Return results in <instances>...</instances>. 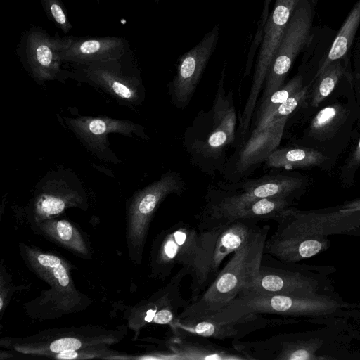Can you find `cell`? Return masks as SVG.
Returning a JSON list of instances; mask_svg holds the SVG:
<instances>
[{
    "label": "cell",
    "instance_id": "7",
    "mask_svg": "<svg viewBox=\"0 0 360 360\" xmlns=\"http://www.w3.org/2000/svg\"><path fill=\"white\" fill-rule=\"evenodd\" d=\"M335 272L334 267L326 265H261L257 276L242 291L303 297L333 294L336 292L330 275Z\"/></svg>",
    "mask_w": 360,
    "mask_h": 360
},
{
    "label": "cell",
    "instance_id": "14",
    "mask_svg": "<svg viewBox=\"0 0 360 360\" xmlns=\"http://www.w3.org/2000/svg\"><path fill=\"white\" fill-rule=\"evenodd\" d=\"M65 122L77 139L97 158L115 164L120 160L109 146L108 136L117 133L133 137L148 139L144 127L129 120L106 116L65 117Z\"/></svg>",
    "mask_w": 360,
    "mask_h": 360
},
{
    "label": "cell",
    "instance_id": "36",
    "mask_svg": "<svg viewBox=\"0 0 360 360\" xmlns=\"http://www.w3.org/2000/svg\"><path fill=\"white\" fill-rule=\"evenodd\" d=\"M337 207L342 210H360V197L349 201L345 202L341 205H337Z\"/></svg>",
    "mask_w": 360,
    "mask_h": 360
},
{
    "label": "cell",
    "instance_id": "16",
    "mask_svg": "<svg viewBox=\"0 0 360 360\" xmlns=\"http://www.w3.org/2000/svg\"><path fill=\"white\" fill-rule=\"evenodd\" d=\"M70 41V37H51L41 28H32L28 32L25 44V61L37 82H63L69 77V72L62 69L59 52Z\"/></svg>",
    "mask_w": 360,
    "mask_h": 360
},
{
    "label": "cell",
    "instance_id": "2",
    "mask_svg": "<svg viewBox=\"0 0 360 360\" xmlns=\"http://www.w3.org/2000/svg\"><path fill=\"white\" fill-rule=\"evenodd\" d=\"M220 226L200 230L181 221L158 236L153 253V268L160 278H167L176 266L191 276L190 303L198 300L210 285L208 267Z\"/></svg>",
    "mask_w": 360,
    "mask_h": 360
},
{
    "label": "cell",
    "instance_id": "27",
    "mask_svg": "<svg viewBox=\"0 0 360 360\" xmlns=\"http://www.w3.org/2000/svg\"><path fill=\"white\" fill-rule=\"evenodd\" d=\"M359 25L360 0H357L337 32L328 55L319 73L331 63L352 56V47Z\"/></svg>",
    "mask_w": 360,
    "mask_h": 360
},
{
    "label": "cell",
    "instance_id": "10",
    "mask_svg": "<svg viewBox=\"0 0 360 360\" xmlns=\"http://www.w3.org/2000/svg\"><path fill=\"white\" fill-rule=\"evenodd\" d=\"M123 56L74 65L69 77L101 89L120 103L139 105L145 98V89L140 75L122 66Z\"/></svg>",
    "mask_w": 360,
    "mask_h": 360
},
{
    "label": "cell",
    "instance_id": "31",
    "mask_svg": "<svg viewBox=\"0 0 360 360\" xmlns=\"http://www.w3.org/2000/svg\"><path fill=\"white\" fill-rule=\"evenodd\" d=\"M43 8L49 19L64 33H68L72 26L60 0H41Z\"/></svg>",
    "mask_w": 360,
    "mask_h": 360
},
{
    "label": "cell",
    "instance_id": "1",
    "mask_svg": "<svg viewBox=\"0 0 360 360\" xmlns=\"http://www.w3.org/2000/svg\"><path fill=\"white\" fill-rule=\"evenodd\" d=\"M225 70L226 66L211 107L198 112L182 136L191 163L207 175L221 174L229 158L228 150L235 147L238 139L234 94L225 88Z\"/></svg>",
    "mask_w": 360,
    "mask_h": 360
},
{
    "label": "cell",
    "instance_id": "5",
    "mask_svg": "<svg viewBox=\"0 0 360 360\" xmlns=\"http://www.w3.org/2000/svg\"><path fill=\"white\" fill-rule=\"evenodd\" d=\"M329 97L332 102L316 111L296 146L316 149L334 163L360 124V104L352 75L347 77Z\"/></svg>",
    "mask_w": 360,
    "mask_h": 360
},
{
    "label": "cell",
    "instance_id": "30",
    "mask_svg": "<svg viewBox=\"0 0 360 360\" xmlns=\"http://www.w3.org/2000/svg\"><path fill=\"white\" fill-rule=\"evenodd\" d=\"M311 84H305L298 91L290 96L283 102L269 117L267 124L284 117H290L296 110H298L307 98Z\"/></svg>",
    "mask_w": 360,
    "mask_h": 360
},
{
    "label": "cell",
    "instance_id": "13",
    "mask_svg": "<svg viewBox=\"0 0 360 360\" xmlns=\"http://www.w3.org/2000/svg\"><path fill=\"white\" fill-rule=\"evenodd\" d=\"M219 30L216 24L200 42L179 58L176 74L168 84L171 102L176 108L184 110L189 105L217 46Z\"/></svg>",
    "mask_w": 360,
    "mask_h": 360
},
{
    "label": "cell",
    "instance_id": "34",
    "mask_svg": "<svg viewBox=\"0 0 360 360\" xmlns=\"http://www.w3.org/2000/svg\"><path fill=\"white\" fill-rule=\"evenodd\" d=\"M56 228L58 237L63 240H70L73 234L72 225L65 220H60L56 222Z\"/></svg>",
    "mask_w": 360,
    "mask_h": 360
},
{
    "label": "cell",
    "instance_id": "20",
    "mask_svg": "<svg viewBox=\"0 0 360 360\" xmlns=\"http://www.w3.org/2000/svg\"><path fill=\"white\" fill-rule=\"evenodd\" d=\"M127 41L117 37H70L59 52L63 62L84 64L120 58L127 50Z\"/></svg>",
    "mask_w": 360,
    "mask_h": 360
},
{
    "label": "cell",
    "instance_id": "9",
    "mask_svg": "<svg viewBox=\"0 0 360 360\" xmlns=\"http://www.w3.org/2000/svg\"><path fill=\"white\" fill-rule=\"evenodd\" d=\"M317 0H302L295 10L267 72L262 99L282 87L311 35Z\"/></svg>",
    "mask_w": 360,
    "mask_h": 360
},
{
    "label": "cell",
    "instance_id": "3",
    "mask_svg": "<svg viewBox=\"0 0 360 360\" xmlns=\"http://www.w3.org/2000/svg\"><path fill=\"white\" fill-rule=\"evenodd\" d=\"M356 307L338 292L303 297L242 291L219 311L203 316L224 320L255 314L338 321L353 316Z\"/></svg>",
    "mask_w": 360,
    "mask_h": 360
},
{
    "label": "cell",
    "instance_id": "6",
    "mask_svg": "<svg viewBox=\"0 0 360 360\" xmlns=\"http://www.w3.org/2000/svg\"><path fill=\"white\" fill-rule=\"evenodd\" d=\"M307 186V179L291 173L269 174L237 182H219L208 187L205 205L198 220L262 198L289 197L297 200Z\"/></svg>",
    "mask_w": 360,
    "mask_h": 360
},
{
    "label": "cell",
    "instance_id": "15",
    "mask_svg": "<svg viewBox=\"0 0 360 360\" xmlns=\"http://www.w3.org/2000/svg\"><path fill=\"white\" fill-rule=\"evenodd\" d=\"M281 319H267L262 314H248L240 316L215 320L207 316L178 317L170 324L174 333L191 335L217 340L240 338L267 327L288 323Z\"/></svg>",
    "mask_w": 360,
    "mask_h": 360
},
{
    "label": "cell",
    "instance_id": "25",
    "mask_svg": "<svg viewBox=\"0 0 360 360\" xmlns=\"http://www.w3.org/2000/svg\"><path fill=\"white\" fill-rule=\"evenodd\" d=\"M337 31L328 26L313 27L309 39L302 51L299 71L305 84L311 83L319 73Z\"/></svg>",
    "mask_w": 360,
    "mask_h": 360
},
{
    "label": "cell",
    "instance_id": "32",
    "mask_svg": "<svg viewBox=\"0 0 360 360\" xmlns=\"http://www.w3.org/2000/svg\"><path fill=\"white\" fill-rule=\"evenodd\" d=\"M354 89L360 104V38L355 44L352 62Z\"/></svg>",
    "mask_w": 360,
    "mask_h": 360
},
{
    "label": "cell",
    "instance_id": "17",
    "mask_svg": "<svg viewBox=\"0 0 360 360\" xmlns=\"http://www.w3.org/2000/svg\"><path fill=\"white\" fill-rule=\"evenodd\" d=\"M84 190L78 178L66 170L52 171L39 182L34 201L38 215L58 214L68 206L84 199Z\"/></svg>",
    "mask_w": 360,
    "mask_h": 360
},
{
    "label": "cell",
    "instance_id": "37",
    "mask_svg": "<svg viewBox=\"0 0 360 360\" xmlns=\"http://www.w3.org/2000/svg\"><path fill=\"white\" fill-rule=\"evenodd\" d=\"M76 356V353L74 352V351H70V352H62L60 357L63 359H72Z\"/></svg>",
    "mask_w": 360,
    "mask_h": 360
},
{
    "label": "cell",
    "instance_id": "22",
    "mask_svg": "<svg viewBox=\"0 0 360 360\" xmlns=\"http://www.w3.org/2000/svg\"><path fill=\"white\" fill-rule=\"evenodd\" d=\"M257 221L236 220L221 224L213 248L208 267L210 285L219 274L224 259L243 246L258 229Z\"/></svg>",
    "mask_w": 360,
    "mask_h": 360
},
{
    "label": "cell",
    "instance_id": "29",
    "mask_svg": "<svg viewBox=\"0 0 360 360\" xmlns=\"http://www.w3.org/2000/svg\"><path fill=\"white\" fill-rule=\"evenodd\" d=\"M360 167V136L340 169L339 179L342 186L350 188Z\"/></svg>",
    "mask_w": 360,
    "mask_h": 360
},
{
    "label": "cell",
    "instance_id": "23",
    "mask_svg": "<svg viewBox=\"0 0 360 360\" xmlns=\"http://www.w3.org/2000/svg\"><path fill=\"white\" fill-rule=\"evenodd\" d=\"M199 336L174 333L169 347L172 359H246L236 349L230 350Z\"/></svg>",
    "mask_w": 360,
    "mask_h": 360
},
{
    "label": "cell",
    "instance_id": "38",
    "mask_svg": "<svg viewBox=\"0 0 360 360\" xmlns=\"http://www.w3.org/2000/svg\"><path fill=\"white\" fill-rule=\"evenodd\" d=\"M356 315H360V303L357 304V307L356 308V310H355V311L354 313L353 316H354Z\"/></svg>",
    "mask_w": 360,
    "mask_h": 360
},
{
    "label": "cell",
    "instance_id": "19",
    "mask_svg": "<svg viewBox=\"0 0 360 360\" xmlns=\"http://www.w3.org/2000/svg\"><path fill=\"white\" fill-rule=\"evenodd\" d=\"M328 236L276 231L266 238L264 251L283 263H295L328 249Z\"/></svg>",
    "mask_w": 360,
    "mask_h": 360
},
{
    "label": "cell",
    "instance_id": "24",
    "mask_svg": "<svg viewBox=\"0 0 360 360\" xmlns=\"http://www.w3.org/2000/svg\"><path fill=\"white\" fill-rule=\"evenodd\" d=\"M350 75H352V56L331 63L310 83L307 98L300 108H318Z\"/></svg>",
    "mask_w": 360,
    "mask_h": 360
},
{
    "label": "cell",
    "instance_id": "12",
    "mask_svg": "<svg viewBox=\"0 0 360 360\" xmlns=\"http://www.w3.org/2000/svg\"><path fill=\"white\" fill-rule=\"evenodd\" d=\"M288 117L271 122L259 130L252 131L234 148L228 158L221 175L226 182L247 179L278 148Z\"/></svg>",
    "mask_w": 360,
    "mask_h": 360
},
{
    "label": "cell",
    "instance_id": "4",
    "mask_svg": "<svg viewBox=\"0 0 360 360\" xmlns=\"http://www.w3.org/2000/svg\"><path fill=\"white\" fill-rule=\"evenodd\" d=\"M270 227H258L217 275L198 300L190 303L179 318L213 314L233 300L257 276Z\"/></svg>",
    "mask_w": 360,
    "mask_h": 360
},
{
    "label": "cell",
    "instance_id": "35",
    "mask_svg": "<svg viewBox=\"0 0 360 360\" xmlns=\"http://www.w3.org/2000/svg\"><path fill=\"white\" fill-rule=\"evenodd\" d=\"M38 262L42 266L52 269L62 264L60 259L54 256V255H49L41 254L37 257Z\"/></svg>",
    "mask_w": 360,
    "mask_h": 360
},
{
    "label": "cell",
    "instance_id": "26",
    "mask_svg": "<svg viewBox=\"0 0 360 360\" xmlns=\"http://www.w3.org/2000/svg\"><path fill=\"white\" fill-rule=\"evenodd\" d=\"M333 165V161L323 153L312 148L295 145L276 149L264 166L269 169L286 170L315 167L328 169Z\"/></svg>",
    "mask_w": 360,
    "mask_h": 360
},
{
    "label": "cell",
    "instance_id": "28",
    "mask_svg": "<svg viewBox=\"0 0 360 360\" xmlns=\"http://www.w3.org/2000/svg\"><path fill=\"white\" fill-rule=\"evenodd\" d=\"M305 84L303 76L297 72L291 79L284 85L262 99L256 112L255 124L252 131L264 128L271 115L277 108L290 96L298 91Z\"/></svg>",
    "mask_w": 360,
    "mask_h": 360
},
{
    "label": "cell",
    "instance_id": "18",
    "mask_svg": "<svg viewBox=\"0 0 360 360\" xmlns=\"http://www.w3.org/2000/svg\"><path fill=\"white\" fill-rule=\"evenodd\" d=\"M186 183L176 171L165 172L158 180L135 193L131 205L132 223L137 228L139 240L143 238L149 221L160 203L170 195H180Z\"/></svg>",
    "mask_w": 360,
    "mask_h": 360
},
{
    "label": "cell",
    "instance_id": "11",
    "mask_svg": "<svg viewBox=\"0 0 360 360\" xmlns=\"http://www.w3.org/2000/svg\"><path fill=\"white\" fill-rule=\"evenodd\" d=\"M276 231L305 234L352 235L360 237V210L338 209L336 206L314 210L290 207L275 220Z\"/></svg>",
    "mask_w": 360,
    "mask_h": 360
},
{
    "label": "cell",
    "instance_id": "33",
    "mask_svg": "<svg viewBox=\"0 0 360 360\" xmlns=\"http://www.w3.org/2000/svg\"><path fill=\"white\" fill-rule=\"evenodd\" d=\"M82 346V342L77 338H64L58 339L51 343L49 349L54 353L75 351Z\"/></svg>",
    "mask_w": 360,
    "mask_h": 360
},
{
    "label": "cell",
    "instance_id": "39",
    "mask_svg": "<svg viewBox=\"0 0 360 360\" xmlns=\"http://www.w3.org/2000/svg\"><path fill=\"white\" fill-rule=\"evenodd\" d=\"M156 1H158V0H156Z\"/></svg>",
    "mask_w": 360,
    "mask_h": 360
},
{
    "label": "cell",
    "instance_id": "21",
    "mask_svg": "<svg viewBox=\"0 0 360 360\" xmlns=\"http://www.w3.org/2000/svg\"><path fill=\"white\" fill-rule=\"evenodd\" d=\"M296 199L289 197H271L245 203L213 217L198 220L200 230L230 223L236 220H275L285 210L292 207Z\"/></svg>",
    "mask_w": 360,
    "mask_h": 360
},
{
    "label": "cell",
    "instance_id": "8",
    "mask_svg": "<svg viewBox=\"0 0 360 360\" xmlns=\"http://www.w3.org/2000/svg\"><path fill=\"white\" fill-rule=\"evenodd\" d=\"M302 0H276L264 27L262 44L256 63L252 83L243 110L239 118L238 136L245 138L265 79L289 21Z\"/></svg>",
    "mask_w": 360,
    "mask_h": 360
}]
</instances>
